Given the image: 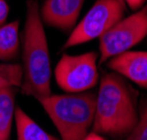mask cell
Listing matches in <instances>:
<instances>
[{"label": "cell", "mask_w": 147, "mask_h": 140, "mask_svg": "<svg viewBox=\"0 0 147 140\" xmlns=\"http://www.w3.org/2000/svg\"><path fill=\"white\" fill-rule=\"evenodd\" d=\"M17 140H59L38 125L20 107L15 110Z\"/></svg>", "instance_id": "obj_10"}, {"label": "cell", "mask_w": 147, "mask_h": 140, "mask_svg": "<svg viewBox=\"0 0 147 140\" xmlns=\"http://www.w3.org/2000/svg\"><path fill=\"white\" fill-rule=\"evenodd\" d=\"M123 1L134 11H137L138 9L144 7V5L146 2V0H123Z\"/></svg>", "instance_id": "obj_14"}, {"label": "cell", "mask_w": 147, "mask_h": 140, "mask_svg": "<svg viewBox=\"0 0 147 140\" xmlns=\"http://www.w3.org/2000/svg\"><path fill=\"white\" fill-rule=\"evenodd\" d=\"M85 0H44L40 17L47 26L63 32L72 31Z\"/></svg>", "instance_id": "obj_7"}, {"label": "cell", "mask_w": 147, "mask_h": 140, "mask_svg": "<svg viewBox=\"0 0 147 140\" xmlns=\"http://www.w3.org/2000/svg\"><path fill=\"white\" fill-rule=\"evenodd\" d=\"M98 57L95 51L75 56L64 53L54 69L57 85L67 94H80L93 89L100 79Z\"/></svg>", "instance_id": "obj_5"}, {"label": "cell", "mask_w": 147, "mask_h": 140, "mask_svg": "<svg viewBox=\"0 0 147 140\" xmlns=\"http://www.w3.org/2000/svg\"><path fill=\"white\" fill-rule=\"evenodd\" d=\"M19 23V20H16L0 27V61L12 60L18 57L20 48Z\"/></svg>", "instance_id": "obj_11"}, {"label": "cell", "mask_w": 147, "mask_h": 140, "mask_svg": "<svg viewBox=\"0 0 147 140\" xmlns=\"http://www.w3.org/2000/svg\"><path fill=\"white\" fill-rule=\"evenodd\" d=\"M124 140H147V100L142 102L138 121Z\"/></svg>", "instance_id": "obj_12"}, {"label": "cell", "mask_w": 147, "mask_h": 140, "mask_svg": "<svg viewBox=\"0 0 147 140\" xmlns=\"http://www.w3.org/2000/svg\"><path fill=\"white\" fill-rule=\"evenodd\" d=\"M22 60V92L36 99L51 95V58L38 0L27 1Z\"/></svg>", "instance_id": "obj_2"}, {"label": "cell", "mask_w": 147, "mask_h": 140, "mask_svg": "<svg viewBox=\"0 0 147 140\" xmlns=\"http://www.w3.org/2000/svg\"><path fill=\"white\" fill-rule=\"evenodd\" d=\"M126 5L123 0H96L88 14L71 31L64 49L98 39L124 18Z\"/></svg>", "instance_id": "obj_4"}, {"label": "cell", "mask_w": 147, "mask_h": 140, "mask_svg": "<svg viewBox=\"0 0 147 140\" xmlns=\"http://www.w3.org/2000/svg\"><path fill=\"white\" fill-rule=\"evenodd\" d=\"M107 67L142 88H147V51H125L109 59Z\"/></svg>", "instance_id": "obj_8"}, {"label": "cell", "mask_w": 147, "mask_h": 140, "mask_svg": "<svg viewBox=\"0 0 147 140\" xmlns=\"http://www.w3.org/2000/svg\"><path fill=\"white\" fill-rule=\"evenodd\" d=\"M61 140H83L93 125L96 94L84 91L80 94L49 95L38 98Z\"/></svg>", "instance_id": "obj_3"}, {"label": "cell", "mask_w": 147, "mask_h": 140, "mask_svg": "<svg viewBox=\"0 0 147 140\" xmlns=\"http://www.w3.org/2000/svg\"><path fill=\"white\" fill-rule=\"evenodd\" d=\"M138 91L116 72L104 74L96 92L93 131L124 139L140 118Z\"/></svg>", "instance_id": "obj_1"}, {"label": "cell", "mask_w": 147, "mask_h": 140, "mask_svg": "<svg viewBox=\"0 0 147 140\" xmlns=\"http://www.w3.org/2000/svg\"><path fill=\"white\" fill-rule=\"evenodd\" d=\"M147 37V6L122 18L100 39V64L128 51Z\"/></svg>", "instance_id": "obj_6"}, {"label": "cell", "mask_w": 147, "mask_h": 140, "mask_svg": "<svg viewBox=\"0 0 147 140\" xmlns=\"http://www.w3.org/2000/svg\"><path fill=\"white\" fill-rule=\"evenodd\" d=\"M83 140H105V138H103L100 133H96L93 131V132H91V133H88L86 137Z\"/></svg>", "instance_id": "obj_15"}, {"label": "cell", "mask_w": 147, "mask_h": 140, "mask_svg": "<svg viewBox=\"0 0 147 140\" xmlns=\"http://www.w3.org/2000/svg\"><path fill=\"white\" fill-rule=\"evenodd\" d=\"M15 86L0 88V140H9L15 120L16 110Z\"/></svg>", "instance_id": "obj_9"}, {"label": "cell", "mask_w": 147, "mask_h": 140, "mask_svg": "<svg viewBox=\"0 0 147 140\" xmlns=\"http://www.w3.org/2000/svg\"><path fill=\"white\" fill-rule=\"evenodd\" d=\"M5 86H11V85L9 83V81H8L6 78H3V77L0 74V88H1V87H5Z\"/></svg>", "instance_id": "obj_16"}, {"label": "cell", "mask_w": 147, "mask_h": 140, "mask_svg": "<svg viewBox=\"0 0 147 140\" xmlns=\"http://www.w3.org/2000/svg\"><path fill=\"white\" fill-rule=\"evenodd\" d=\"M9 16V6L6 0H0V27L5 25Z\"/></svg>", "instance_id": "obj_13"}]
</instances>
